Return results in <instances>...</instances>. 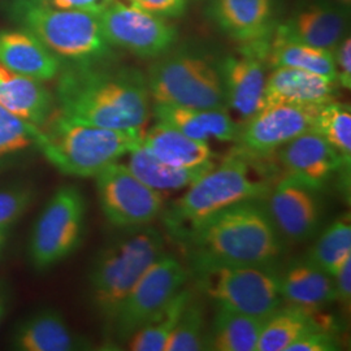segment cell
I'll return each mask as SVG.
<instances>
[{
  "label": "cell",
  "instance_id": "cell-1",
  "mask_svg": "<svg viewBox=\"0 0 351 351\" xmlns=\"http://www.w3.org/2000/svg\"><path fill=\"white\" fill-rule=\"evenodd\" d=\"M55 90L58 112L78 123L143 129L151 114L146 77L107 60L64 64Z\"/></svg>",
  "mask_w": 351,
  "mask_h": 351
},
{
  "label": "cell",
  "instance_id": "cell-2",
  "mask_svg": "<svg viewBox=\"0 0 351 351\" xmlns=\"http://www.w3.org/2000/svg\"><path fill=\"white\" fill-rule=\"evenodd\" d=\"M191 263H276L284 251L264 199L229 206L175 234Z\"/></svg>",
  "mask_w": 351,
  "mask_h": 351
},
{
  "label": "cell",
  "instance_id": "cell-3",
  "mask_svg": "<svg viewBox=\"0 0 351 351\" xmlns=\"http://www.w3.org/2000/svg\"><path fill=\"white\" fill-rule=\"evenodd\" d=\"M143 129H111L78 123L60 112L38 128L37 151L60 173L97 177L142 142Z\"/></svg>",
  "mask_w": 351,
  "mask_h": 351
},
{
  "label": "cell",
  "instance_id": "cell-4",
  "mask_svg": "<svg viewBox=\"0 0 351 351\" xmlns=\"http://www.w3.org/2000/svg\"><path fill=\"white\" fill-rule=\"evenodd\" d=\"M165 252L163 234L151 224L121 229L98 251L88 269V300L106 329L139 278Z\"/></svg>",
  "mask_w": 351,
  "mask_h": 351
},
{
  "label": "cell",
  "instance_id": "cell-5",
  "mask_svg": "<svg viewBox=\"0 0 351 351\" xmlns=\"http://www.w3.org/2000/svg\"><path fill=\"white\" fill-rule=\"evenodd\" d=\"M261 172L262 169L252 167L251 156L234 150L220 165L191 184L180 199L164 207L168 230L176 234L239 202L265 199L272 185Z\"/></svg>",
  "mask_w": 351,
  "mask_h": 351
},
{
  "label": "cell",
  "instance_id": "cell-6",
  "mask_svg": "<svg viewBox=\"0 0 351 351\" xmlns=\"http://www.w3.org/2000/svg\"><path fill=\"white\" fill-rule=\"evenodd\" d=\"M11 13L17 24L37 36L63 62L107 60L112 52L97 14L59 10L39 0H13Z\"/></svg>",
  "mask_w": 351,
  "mask_h": 351
},
{
  "label": "cell",
  "instance_id": "cell-7",
  "mask_svg": "<svg viewBox=\"0 0 351 351\" xmlns=\"http://www.w3.org/2000/svg\"><path fill=\"white\" fill-rule=\"evenodd\" d=\"M189 271L197 288L216 307L267 317L284 303L275 263H191Z\"/></svg>",
  "mask_w": 351,
  "mask_h": 351
},
{
  "label": "cell",
  "instance_id": "cell-8",
  "mask_svg": "<svg viewBox=\"0 0 351 351\" xmlns=\"http://www.w3.org/2000/svg\"><path fill=\"white\" fill-rule=\"evenodd\" d=\"M86 213V199L75 185H64L52 194L27 242V259L33 269L50 271L80 247L85 234Z\"/></svg>",
  "mask_w": 351,
  "mask_h": 351
},
{
  "label": "cell",
  "instance_id": "cell-9",
  "mask_svg": "<svg viewBox=\"0 0 351 351\" xmlns=\"http://www.w3.org/2000/svg\"><path fill=\"white\" fill-rule=\"evenodd\" d=\"M146 81L154 103L226 108L219 66L201 55L190 52L165 55L151 65Z\"/></svg>",
  "mask_w": 351,
  "mask_h": 351
},
{
  "label": "cell",
  "instance_id": "cell-10",
  "mask_svg": "<svg viewBox=\"0 0 351 351\" xmlns=\"http://www.w3.org/2000/svg\"><path fill=\"white\" fill-rule=\"evenodd\" d=\"M189 277L190 271L184 264L173 255L163 254L130 290L107 328V337L113 342H126L185 288Z\"/></svg>",
  "mask_w": 351,
  "mask_h": 351
},
{
  "label": "cell",
  "instance_id": "cell-11",
  "mask_svg": "<svg viewBox=\"0 0 351 351\" xmlns=\"http://www.w3.org/2000/svg\"><path fill=\"white\" fill-rule=\"evenodd\" d=\"M94 178L101 213L114 228L150 226L163 213L162 194L142 182L126 164H110Z\"/></svg>",
  "mask_w": 351,
  "mask_h": 351
},
{
  "label": "cell",
  "instance_id": "cell-12",
  "mask_svg": "<svg viewBox=\"0 0 351 351\" xmlns=\"http://www.w3.org/2000/svg\"><path fill=\"white\" fill-rule=\"evenodd\" d=\"M103 36L119 49L142 59H155L169 50L177 38L165 17L147 12L132 3L112 1L98 14Z\"/></svg>",
  "mask_w": 351,
  "mask_h": 351
},
{
  "label": "cell",
  "instance_id": "cell-13",
  "mask_svg": "<svg viewBox=\"0 0 351 351\" xmlns=\"http://www.w3.org/2000/svg\"><path fill=\"white\" fill-rule=\"evenodd\" d=\"M322 106H265L239 128L236 150L251 158H263L276 152L291 139L313 132Z\"/></svg>",
  "mask_w": 351,
  "mask_h": 351
},
{
  "label": "cell",
  "instance_id": "cell-14",
  "mask_svg": "<svg viewBox=\"0 0 351 351\" xmlns=\"http://www.w3.org/2000/svg\"><path fill=\"white\" fill-rule=\"evenodd\" d=\"M319 193L288 175L272 186L264 202L281 239L301 243L314 237L323 213Z\"/></svg>",
  "mask_w": 351,
  "mask_h": 351
},
{
  "label": "cell",
  "instance_id": "cell-15",
  "mask_svg": "<svg viewBox=\"0 0 351 351\" xmlns=\"http://www.w3.org/2000/svg\"><path fill=\"white\" fill-rule=\"evenodd\" d=\"M348 16L332 0H300L278 26L277 39L335 51L346 34Z\"/></svg>",
  "mask_w": 351,
  "mask_h": 351
},
{
  "label": "cell",
  "instance_id": "cell-16",
  "mask_svg": "<svg viewBox=\"0 0 351 351\" xmlns=\"http://www.w3.org/2000/svg\"><path fill=\"white\" fill-rule=\"evenodd\" d=\"M226 98V108L239 126L264 107L267 81L263 56L255 50L226 56L217 65Z\"/></svg>",
  "mask_w": 351,
  "mask_h": 351
},
{
  "label": "cell",
  "instance_id": "cell-17",
  "mask_svg": "<svg viewBox=\"0 0 351 351\" xmlns=\"http://www.w3.org/2000/svg\"><path fill=\"white\" fill-rule=\"evenodd\" d=\"M276 152L284 175L291 176L319 191L326 188L339 169L350 168V164L315 132L291 139Z\"/></svg>",
  "mask_w": 351,
  "mask_h": 351
},
{
  "label": "cell",
  "instance_id": "cell-18",
  "mask_svg": "<svg viewBox=\"0 0 351 351\" xmlns=\"http://www.w3.org/2000/svg\"><path fill=\"white\" fill-rule=\"evenodd\" d=\"M10 348L17 351L91 350L90 339L75 333L53 308L33 313L13 328Z\"/></svg>",
  "mask_w": 351,
  "mask_h": 351
},
{
  "label": "cell",
  "instance_id": "cell-19",
  "mask_svg": "<svg viewBox=\"0 0 351 351\" xmlns=\"http://www.w3.org/2000/svg\"><path fill=\"white\" fill-rule=\"evenodd\" d=\"M339 84L324 75L277 66L267 75L264 107L274 104L313 106L336 101Z\"/></svg>",
  "mask_w": 351,
  "mask_h": 351
},
{
  "label": "cell",
  "instance_id": "cell-20",
  "mask_svg": "<svg viewBox=\"0 0 351 351\" xmlns=\"http://www.w3.org/2000/svg\"><path fill=\"white\" fill-rule=\"evenodd\" d=\"M0 63L16 73L46 82L59 75L64 62L24 29L0 32Z\"/></svg>",
  "mask_w": 351,
  "mask_h": 351
},
{
  "label": "cell",
  "instance_id": "cell-21",
  "mask_svg": "<svg viewBox=\"0 0 351 351\" xmlns=\"http://www.w3.org/2000/svg\"><path fill=\"white\" fill-rule=\"evenodd\" d=\"M154 116L158 121L172 126L191 138L208 142H236L241 126L226 108H195L154 103Z\"/></svg>",
  "mask_w": 351,
  "mask_h": 351
},
{
  "label": "cell",
  "instance_id": "cell-22",
  "mask_svg": "<svg viewBox=\"0 0 351 351\" xmlns=\"http://www.w3.org/2000/svg\"><path fill=\"white\" fill-rule=\"evenodd\" d=\"M280 293L282 302L308 313H317L336 301L332 276L306 256L280 271Z\"/></svg>",
  "mask_w": 351,
  "mask_h": 351
},
{
  "label": "cell",
  "instance_id": "cell-23",
  "mask_svg": "<svg viewBox=\"0 0 351 351\" xmlns=\"http://www.w3.org/2000/svg\"><path fill=\"white\" fill-rule=\"evenodd\" d=\"M274 0H211L213 23L245 45L263 43L272 23Z\"/></svg>",
  "mask_w": 351,
  "mask_h": 351
},
{
  "label": "cell",
  "instance_id": "cell-24",
  "mask_svg": "<svg viewBox=\"0 0 351 351\" xmlns=\"http://www.w3.org/2000/svg\"><path fill=\"white\" fill-rule=\"evenodd\" d=\"M0 106L33 125H45L55 97L42 81L20 75L0 63Z\"/></svg>",
  "mask_w": 351,
  "mask_h": 351
},
{
  "label": "cell",
  "instance_id": "cell-25",
  "mask_svg": "<svg viewBox=\"0 0 351 351\" xmlns=\"http://www.w3.org/2000/svg\"><path fill=\"white\" fill-rule=\"evenodd\" d=\"M142 145L164 163L177 168L215 167V154L208 142L191 138L172 126L158 121L143 132Z\"/></svg>",
  "mask_w": 351,
  "mask_h": 351
},
{
  "label": "cell",
  "instance_id": "cell-26",
  "mask_svg": "<svg viewBox=\"0 0 351 351\" xmlns=\"http://www.w3.org/2000/svg\"><path fill=\"white\" fill-rule=\"evenodd\" d=\"M265 319L216 307L207 350L256 351Z\"/></svg>",
  "mask_w": 351,
  "mask_h": 351
},
{
  "label": "cell",
  "instance_id": "cell-27",
  "mask_svg": "<svg viewBox=\"0 0 351 351\" xmlns=\"http://www.w3.org/2000/svg\"><path fill=\"white\" fill-rule=\"evenodd\" d=\"M128 168L147 186L162 191H177L188 189L213 167L177 168L154 156L142 142L128 154Z\"/></svg>",
  "mask_w": 351,
  "mask_h": 351
},
{
  "label": "cell",
  "instance_id": "cell-28",
  "mask_svg": "<svg viewBox=\"0 0 351 351\" xmlns=\"http://www.w3.org/2000/svg\"><path fill=\"white\" fill-rule=\"evenodd\" d=\"M313 314L295 306L278 307L267 316L256 351H288L289 346L303 335L315 328H323Z\"/></svg>",
  "mask_w": 351,
  "mask_h": 351
},
{
  "label": "cell",
  "instance_id": "cell-29",
  "mask_svg": "<svg viewBox=\"0 0 351 351\" xmlns=\"http://www.w3.org/2000/svg\"><path fill=\"white\" fill-rule=\"evenodd\" d=\"M267 56L274 68L301 69L337 81L333 51L275 38L271 49L267 50Z\"/></svg>",
  "mask_w": 351,
  "mask_h": 351
},
{
  "label": "cell",
  "instance_id": "cell-30",
  "mask_svg": "<svg viewBox=\"0 0 351 351\" xmlns=\"http://www.w3.org/2000/svg\"><path fill=\"white\" fill-rule=\"evenodd\" d=\"M191 295L193 293L189 289H182L159 314L128 339V349L132 351H164Z\"/></svg>",
  "mask_w": 351,
  "mask_h": 351
},
{
  "label": "cell",
  "instance_id": "cell-31",
  "mask_svg": "<svg viewBox=\"0 0 351 351\" xmlns=\"http://www.w3.org/2000/svg\"><path fill=\"white\" fill-rule=\"evenodd\" d=\"M38 128L0 106V172L24 162L37 151Z\"/></svg>",
  "mask_w": 351,
  "mask_h": 351
},
{
  "label": "cell",
  "instance_id": "cell-32",
  "mask_svg": "<svg viewBox=\"0 0 351 351\" xmlns=\"http://www.w3.org/2000/svg\"><path fill=\"white\" fill-rule=\"evenodd\" d=\"M306 258L333 276L341 265L351 259L350 215H345L328 226L308 250Z\"/></svg>",
  "mask_w": 351,
  "mask_h": 351
},
{
  "label": "cell",
  "instance_id": "cell-33",
  "mask_svg": "<svg viewBox=\"0 0 351 351\" xmlns=\"http://www.w3.org/2000/svg\"><path fill=\"white\" fill-rule=\"evenodd\" d=\"M313 132L326 139L348 164L351 162L350 106L332 101L324 103L315 119Z\"/></svg>",
  "mask_w": 351,
  "mask_h": 351
},
{
  "label": "cell",
  "instance_id": "cell-34",
  "mask_svg": "<svg viewBox=\"0 0 351 351\" xmlns=\"http://www.w3.org/2000/svg\"><path fill=\"white\" fill-rule=\"evenodd\" d=\"M208 328L201 302L191 295L180 320L168 339L164 351L207 350Z\"/></svg>",
  "mask_w": 351,
  "mask_h": 351
},
{
  "label": "cell",
  "instance_id": "cell-35",
  "mask_svg": "<svg viewBox=\"0 0 351 351\" xmlns=\"http://www.w3.org/2000/svg\"><path fill=\"white\" fill-rule=\"evenodd\" d=\"M36 195L37 190L30 182L0 186V228H13L27 213Z\"/></svg>",
  "mask_w": 351,
  "mask_h": 351
},
{
  "label": "cell",
  "instance_id": "cell-36",
  "mask_svg": "<svg viewBox=\"0 0 351 351\" xmlns=\"http://www.w3.org/2000/svg\"><path fill=\"white\" fill-rule=\"evenodd\" d=\"M339 350V337L326 328H315L303 335L288 351H335Z\"/></svg>",
  "mask_w": 351,
  "mask_h": 351
},
{
  "label": "cell",
  "instance_id": "cell-37",
  "mask_svg": "<svg viewBox=\"0 0 351 351\" xmlns=\"http://www.w3.org/2000/svg\"><path fill=\"white\" fill-rule=\"evenodd\" d=\"M337 84L343 88H351V39L346 34L333 51Z\"/></svg>",
  "mask_w": 351,
  "mask_h": 351
},
{
  "label": "cell",
  "instance_id": "cell-38",
  "mask_svg": "<svg viewBox=\"0 0 351 351\" xmlns=\"http://www.w3.org/2000/svg\"><path fill=\"white\" fill-rule=\"evenodd\" d=\"M147 12L162 17H178L185 12L189 0H126Z\"/></svg>",
  "mask_w": 351,
  "mask_h": 351
},
{
  "label": "cell",
  "instance_id": "cell-39",
  "mask_svg": "<svg viewBox=\"0 0 351 351\" xmlns=\"http://www.w3.org/2000/svg\"><path fill=\"white\" fill-rule=\"evenodd\" d=\"M59 10L101 14L114 0H39Z\"/></svg>",
  "mask_w": 351,
  "mask_h": 351
},
{
  "label": "cell",
  "instance_id": "cell-40",
  "mask_svg": "<svg viewBox=\"0 0 351 351\" xmlns=\"http://www.w3.org/2000/svg\"><path fill=\"white\" fill-rule=\"evenodd\" d=\"M332 278L336 293V301L349 307L351 300V259H348L342 264Z\"/></svg>",
  "mask_w": 351,
  "mask_h": 351
},
{
  "label": "cell",
  "instance_id": "cell-41",
  "mask_svg": "<svg viewBox=\"0 0 351 351\" xmlns=\"http://www.w3.org/2000/svg\"><path fill=\"white\" fill-rule=\"evenodd\" d=\"M11 300H12L11 284L7 280L0 278V324L8 314Z\"/></svg>",
  "mask_w": 351,
  "mask_h": 351
},
{
  "label": "cell",
  "instance_id": "cell-42",
  "mask_svg": "<svg viewBox=\"0 0 351 351\" xmlns=\"http://www.w3.org/2000/svg\"><path fill=\"white\" fill-rule=\"evenodd\" d=\"M12 233V228H0V256L5 250Z\"/></svg>",
  "mask_w": 351,
  "mask_h": 351
},
{
  "label": "cell",
  "instance_id": "cell-43",
  "mask_svg": "<svg viewBox=\"0 0 351 351\" xmlns=\"http://www.w3.org/2000/svg\"><path fill=\"white\" fill-rule=\"evenodd\" d=\"M346 13H350L351 0H332Z\"/></svg>",
  "mask_w": 351,
  "mask_h": 351
}]
</instances>
